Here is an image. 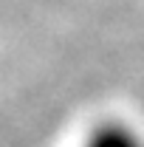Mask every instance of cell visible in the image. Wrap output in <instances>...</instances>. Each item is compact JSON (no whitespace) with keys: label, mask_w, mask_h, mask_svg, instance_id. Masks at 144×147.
I'll use <instances>...</instances> for the list:
<instances>
[{"label":"cell","mask_w":144,"mask_h":147,"mask_svg":"<svg viewBox=\"0 0 144 147\" xmlns=\"http://www.w3.org/2000/svg\"><path fill=\"white\" fill-rule=\"evenodd\" d=\"M85 147H144V142H141V136L136 130L113 122V125L96 127L90 133V139H88Z\"/></svg>","instance_id":"6da1fadb"}]
</instances>
